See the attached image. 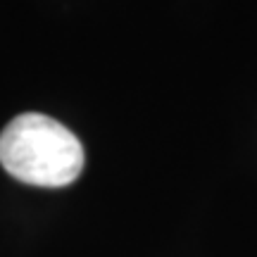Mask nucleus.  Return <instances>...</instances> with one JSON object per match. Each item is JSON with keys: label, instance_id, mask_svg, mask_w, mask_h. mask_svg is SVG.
Here are the masks:
<instances>
[{"label": "nucleus", "instance_id": "1", "mask_svg": "<svg viewBox=\"0 0 257 257\" xmlns=\"http://www.w3.org/2000/svg\"><path fill=\"white\" fill-rule=\"evenodd\" d=\"M0 165L29 186L62 188L83 169L79 138L57 119L38 112L17 114L0 134Z\"/></svg>", "mask_w": 257, "mask_h": 257}]
</instances>
